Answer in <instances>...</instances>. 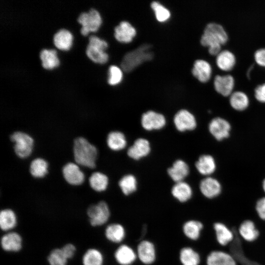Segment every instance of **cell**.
I'll return each mask as SVG.
<instances>
[{
  "instance_id": "1",
  "label": "cell",
  "mask_w": 265,
  "mask_h": 265,
  "mask_svg": "<svg viewBox=\"0 0 265 265\" xmlns=\"http://www.w3.org/2000/svg\"><path fill=\"white\" fill-rule=\"evenodd\" d=\"M228 40V33L220 24L211 22L205 26L200 38L201 45L208 47L209 53L216 55L221 49V46Z\"/></svg>"
},
{
  "instance_id": "2",
  "label": "cell",
  "mask_w": 265,
  "mask_h": 265,
  "mask_svg": "<svg viewBox=\"0 0 265 265\" xmlns=\"http://www.w3.org/2000/svg\"><path fill=\"white\" fill-rule=\"evenodd\" d=\"M73 154L77 164L89 168L96 166L98 157L97 148L83 137H77L74 142Z\"/></svg>"
},
{
  "instance_id": "3",
  "label": "cell",
  "mask_w": 265,
  "mask_h": 265,
  "mask_svg": "<svg viewBox=\"0 0 265 265\" xmlns=\"http://www.w3.org/2000/svg\"><path fill=\"white\" fill-rule=\"evenodd\" d=\"M151 48L150 45L144 44L126 53L121 63L123 71L131 72L142 63L151 60L154 55Z\"/></svg>"
},
{
  "instance_id": "4",
  "label": "cell",
  "mask_w": 265,
  "mask_h": 265,
  "mask_svg": "<svg viewBox=\"0 0 265 265\" xmlns=\"http://www.w3.org/2000/svg\"><path fill=\"white\" fill-rule=\"evenodd\" d=\"M108 44L99 37L91 35L89 37V43L86 47L87 56L93 62L104 64L108 59V54L105 51Z\"/></svg>"
},
{
  "instance_id": "5",
  "label": "cell",
  "mask_w": 265,
  "mask_h": 265,
  "mask_svg": "<svg viewBox=\"0 0 265 265\" xmlns=\"http://www.w3.org/2000/svg\"><path fill=\"white\" fill-rule=\"evenodd\" d=\"M87 215L90 224L99 227L106 224L110 217V210L108 204L104 201L90 205L87 210Z\"/></svg>"
},
{
  "instance_id": "6",
  "label": "cell",
  "mask_w": 265,
  "mask_h": 265,
  "mask_svg": "<svg viewBox=\"0 0 265 265\" xmlns=\"http://www.w3.org/2000/svg\"><path fill=\"white\" fill-rule=\"evenodd\" d=\"M11 140L14 143V150L16 155L20 158L28 157L32 153L34 140L28 134L17 131L10 136Z\"/></svg>"
},
{
  "instance_id": "7",
  "label": "cell",
  "mask_w": 265,
  "mask_h": 265,
  "mask_svg": "<svg viewBox=\"0 0 265 265\" xmlns=\"http://www.w3.org/2000/svg\"><path fill=\"white\" fill-rule=\"evenodd\" d=\"M215 241L220 249L228 247L236 239L237 232L226 223L215 221L212 224Z\"/></svg>"
},
{
  "instance_id": "8",
  "label": "cell",
  "mask_w": 265,
  "mask_h": 265,
  "mask_svg": "<svg viewBox=\"0 0 265 265\" xmlns=\"http://www.w3.org/2000/svg\"><path fill=\"white\" fill-rule=\"evenodd\" d=\"M78 22L82 26L80 33L84 36L90 32L98 30L102 23V19L99 12L92 8L88 12L81 13L78 19Z\"/></svg>"
},
{
  "instance_id": "9",
  "label": "cell",
  "mask_w": 265,
  "mask_h": 265,
  "mask_svg": "<svg viewBox=\"0 0 265 265\" xmlns=\"http://www.w3.org/2000/svg\"><path fill=\"white\" fill-rule=\"evenodd\" d=\"M236 232L238 237L248 243L256 241L261 235L256 222L251 219L242 221L236 229Z\"/></svg>"
},
{
  "instance_id": "10",
  "label": "cell",
  "mask_w": 265,
  "mask_h": 265,
  "mask_svg": "<svg viewBox=\"0 0 265 265\" xmlns=\"http://www.w3.org/2000/svg\"><path fill=\"white\" fill-rule=\"evenodd\" d=\"M206 265H238L234 256L223 249H214L209 252L205 258Z\"/></svg>"
},
{
  "instance_id": "11",
  "label": "cell",
  "mask_w": 265,
  "mask_h": 265,
  "mask_svg": "<svg viewBox=\"0 0 265 265\" xmlns=\"http://www.w3.org/2000/svg\"><path fill=\"white\" fill-rule=\"evenodd\" d=\"M137 259L145 265L153 264L157 259V251L154 243L149 240H141L136 250Z\"/></svg>"
},
{
  "instance_id": "12",
  "label": "cell",
  "mask_w": 265,
  "mask_h": 265,
  "mask_svg": "<svg viewBox=\"0 0 265 265\" xmlns=\"http://www.w3.org/2000/svg\"><path fill=\"white\" fill-rule=\"evenodd\" d=\"M174 125L181 132L192 131L195 129L197 123L195 116L186 109H181L174 115Z\"/></svg>"
},
{
  "instance_id": "13",
  "label": "cell",
  "mask_w": 265,
  "mask_h": 265,
  "mask_svg": "<svg viewBox=\"0 0 265 265\" xmlns=\"http://www.w3.org/2000/svg\"><path fill=\"white\" fill-rule=\"evenodd\" d=\"M166 119L162 114L153 110L144 113L141 118V126L147 131L158 130L163 128L166 124Z\"/></svg>"
},
{
  "instance_id": "14",
  "label": "cell",
  "mask_w": 265,
  "mask_h": 265,
  "mask_svg": "<svg viewBox=\"0 0 265 265\" xmlns=\"http://www.w3.org/2000/svg\"><path fill=\"white\" fill-rule=\"evenodd\" d=\"M0 245L5 251L17 252L22 248L23 239L20 234L16 232H5L1 238Z\"/></svg>"
},
{
  "instance_id": "15",
  "label": "cell",
  "mask_w": 265,
  "mask_h": 265,
  "mask_svg": "<svg viewBox=\"0 0 265 265\" xmlns=\"http://www.w3.org/2000/svg\"><path fill=\"white\" fill-rule=\"evenodd\" d=\"M62 174L65 181L71 185L79 186L84 181V174L77 163H66L63 167Z\"/></svg>"
},
{
  "instance_id": "16",
  "label": "cell",
  "mask_w": 265,
  "mask_h": 265,
  "mask_svg": "<svg viewBox=\"0 0 265 265\" xmlns=\"http://www.w3.org/2000/svg\"><path fill=\"white\" fill-rule=\"evenodd\" d=\"M209 130L216 139L222 140L229 136L231 125L226 120L221 117H216L209 123Z\"/></svg>"
},
{
  "instance_id": "17",
  "label": "cell",
  "mask_w": 265,
  "mask_h": 265,
  "mask_svg": "<svg viewBox=\"0 0 265 265\" xmlns=\"http://www.w3.org/2000/svg\"><path fill=\"white\" fill-rule=\"evenodd\" d=\"M114 258L119 265H132L137 259L136 250L126 244H120L115 250Z\"/></svg>"
},
{
  "instance_id": "18",
  "label": "cell",
  "mask_w": 265,
  "mask_h": 265,
  "mask_svg": "<svg viewBox=\"0 0 265 265\" xmlns=\"http://www.w3.org/2000/svg\"><path fill=\"white\" fill-rule=\"evenodd\" d=\"M235 79L230 74L217 75L213 80L215 90L223 96H230L235 86Z\"/></svg>"
},
{
  "instance_id": "19",
  "label": "cell",
  "mask_w": 265,
  "mask_h": 265,
  "mask_svg": "<svg viewBox=\"0 0 265 265\" xmlns=\"http://www.w3.org/2000/svg\"><path fill=\"white\" fill-rule=\"evenodd\" d=\"M136 34L134 27L128 21H123L115 26L114 35L119 42L128 43L132 42Z\"/></svg>"
},
{
  "instance_id": "20",
  "label": "cell",
  "mask_w": 265,
  "mask_h": 265,
  "mask_svg": "<svg viewBox=\"0 0 265 265\" xmlns=\"http://www.w3.org/2000/svg\"><path fill=\"white\" fill-rule=\"evenodd\" d=\"M151 151L149 141L144 138L136 139L128 149L127 155L131 159L139 160L148 156Z\"/></svg>"
},
{
  "instance_id": "21",
  "label": "cell",
  "mask_w": 265,
  "mask_h": 265,
  "mask_svg": "<svg viewBox=\"0 0 265 265\" xmlns=\"http://www.w3.org/2000/svg\"><path fill=\"white\" fill-rule=\"evenodd\" d=\"M199 188L203 195L210 199L219 196L222 188L220 183L211 177L203 179L200 182Z\"/></svg>"
},
{
  "instance_id": "22",
  "label": "cell",
  "mask_w": 265,
  "mask_h": 265,
  "mask_svg": "<svg viewBox=\"0 0 265 265\" xmlns=\"http://www.w3.org/2000/svg\"><path fill=\"white\" fill-rule=\"evenodd\" d=\"M204 229V224L201 221L191 219L185 222L182 231L185 236L192 241H197L201 237Z\"/></svg>"
},
{
  "instance_id": "23",
  "label": "cell",
  "mask_w": 265,
  "mask_h": 265,
  "mask_svg": "<svg viewBox=\"0 0 265 265\" xmlns=\"http://www.w3.org/2000/svg\"><path fill=\"white\" fill-rule=\"evenodd\" d=\"M192 75L202 82H207L211 78L212 67L207 61L198 59L196 60L192 69Z\"/></svg>"
},
{
  "instance_id": "24",
  "label": "cell",
  "mask_w": 265,
  "mask_h": 265,
  "mask_svg": "<svg viewBox=\"0 0 265 265\" xmlns=\"http://www.w3.org/2000/svg\"><path fill=\"white\" fill-rule=\"evenodd\" d=\"M104 234L106 239L110 242L119 244L125 238L126 231L122 224L112 223L107 225Z\"/></svg>"
},
{
  "instance_id": "25",
  "label": "cell",
  "mask_w": 265,
  "mask_h": 265,
  "mask_svg": "<svg viewBox=\"0 0 265 265\" xmlns=\"http://www.w3.org/2000/svg\"><path fill=\"white\" fill-rule=\"evenodd\" d=\"M189 172V169L188 164L182 159L176 160L167 169L169 176L175 183L184 181Z\"/></svg>"
},
{
  "instance_id": "26",
  "label": "cell",
  "mask_w": 265,
  "mask_h": 265,
  "mask_svg": "<svg viewBox=\"0 0 265 265\" xmlns=\"http://www.w3.org/2000/svg\"><path fill=\"white\" fill-rule=\"evenodd\" d=\"M179 259L182 265H200L202 260L199 253L190 246H185L180 249Z\"/></svg>"
},
{
  "instance_id": "27",
  "label": "cell",
  "mask_w": 265,
  "mask_h": 265,
  "mask_svg": "<svg viewBox=\"0 0 265 265\" xmlns=\"http://www.w3.org/2000/svg\"><path fill=\"white\" fill-rule=\"evenodd\" d=\"M171 193L173 197L179 202L185 203L191 199L193 191L188 184L182 181L175 183L171 188Z\"/></svg>"
},
{
  "instance_id": "28",
  "label": "cell",
  "mask_w": 265,
  "mask_h": 265,
  "mask_svg": "<svg viewBox=\"0 0 265 265\" xmlns=\"http://www.w3.org/2000/svg\"><path fill=\"white\" fill-rule=\"evenodd\" d=\"M17 216L11 209H4L0 212V227L5 232L12 231L17 226Z\"/></svg>"
},
{
  "instance_id": "29",
  "label": "cell",
  "mask_w": 265,
  "mask_h": 265,
  "mask_svg": "<svg viewBox=\"0 0 265 265\" xmlns=\"http://www.w3.org/2000/svg\"><path fill=\"white\" fill-rule=\"evenodd\" d=\"M215 61L219 69L223 71H228L235 66L236 58L232 52L228 50H223L216 55Z\"/></svg>"
},
{
  "instance_id": "30",
  "label": "cell",
  "mask_w": 265,
  "mask_h": 265,
  "mask_svg": "<svg viewBox=\"0 0 265 265\" xmlns=\"http://www.w3.org/2000/svg\"><path fill=\"white\" fill-rule=\"evenodd\" d=\"M195 167L201 174L208 176L214 172L216 164L212 156L203 155L199 158L196 162Z\"/></svg>"
},
{
  "instance_id": "31",
  "label": "cell",
  "mask_w": 265,
  "mask_h": 265,
  "mask_svg": "<svg viewBox=\"0 0 265 265\" xmlns=\"http://www.w3.org/2000/svg\"><path fill=\"white\" fill-rule=\"evenodd\" d=\"M73 39V35L69 30L61 29L54 35L53 42L57 49L67 51L72 45Z\"/></svg>"
},
{
  "instance_id": "32",
  "label": "cell",
  "mask_w": 265,
  "mask_h": 265,
  "mask_svg": "<svg viewBox=\"0 0 265 265\" xmlns=\"http://www.w3.org/2000/svg\"><path fill=\"white\" fill-rule=\"evenodd\" d=\"M106 144L111 150L118 151L125 148L127 145V140L123 132L119 131H112L107 136Z\"/></svg>"
},
{
  "instance_id": "33",
  "label": "cell",
  "mask_w": 265,
  "mask_h": 265,
  "mask_svg": "<svg viewBox=\"0 0 265 265\" xmlns=\"http://www.w3.org/2000/svg\"><path fill=\"white\" fill-rule=\"evenodd\" d=\"M42 67L46 69H52L59 64L56 51L53 49H43L40 53Z\"/></svg>"
},
{
  "instance_id": "34",
  "label": "cell",
  "mask_w": 265,
  "mask_h": 265,
  "mask_svg": "<svg viewBox=\"0 0 265 265\" xmlns=\"http://www.w3.org/2000/svg\"><path fill=\"white\" fill-rule=\"evenodd\" d=\"M104 257L98 249L90 248L84 253L82 257L83 265H103Z\"/></svg>"
},
{
  "instance_id": "35",
  "label": "cell",
  "mask_w": 265,
  "mask_h": 265,
  "mask_svg": "<svg viewBox=\"0 0 265 265\" xmlns=\"http://www.w3.org/2000/svg\"><path fill=\"white\" fill-rule=\"evenodd\" d=\"M229 102L235 110L241 111L249 106V100L247 94L241 91H236L230 95Z\"/></svg>"
},
{
  "instance_id": "36",
  "label": "cell",
  "mask_w": 265,
  "mask_h": 265,
  "mask_svg": "<svg viewBox=\"0 0 265 265\" xmlns=\"http://www.w3.org/2000/svg\"><path fill=\"white\" fill-rule=\"evenodd\" d=\"M90 187L97 192H102L106 190L108 185L107 176L100 172L93 173L89 178Z\"/></svg>"
},
{
  "instance_id": "37",
  "label": "cell",
  "mask_w": 265,
  "mask_h": 265,
  "mask_svg": "<svg viewBox=\"0 0 265 265\" xmlns=\"http://www.w3.org/2000/svg\"><path fill=\"white\" fill-rule=\"evenodd\" d=\"M48 164L44 159L37 158L32 160L29 165V172L34 178H42L48 173Z\"/></svg>"
},
{
  "instance_id": "38",
  "label": "cell",
  "mask_w": 265,
  "mask_h": 265,
  "mask_svg": "<svg viewBox=\"0 0 265 265\" xmlns=\"http://www.w3.org/2000/svg\"><path fill=\"white\" fill-rule=\"evenodd\" d=\"M118 185L125 195H129L136 190L137 180L134 175L127 174L121 178L119 181Z\"/></svg>"
},
{
  "instance_id": "39",
  "label": "cell",
  "mask_w": 265,
  "mask_h": 265,
  "mask_svg": "<svg viewBox=\"0 0 265 265\" xmlns=\"http://www.w3.org/2000/svg\"><path fill=\"white\" fill-rule=\"evenodd\" d=\"M151 7L155 13L156 19L159 22H165L170 18V11L159 1H153L151 3Z\"/></svg>"
},
{
  "instance_id": "40",
  "label": "cell",
  "mask_w": 265,
  "mask_h": 265,
  "mask_svg": "<svg viewBox=\"0 0 265 265\" xmlns=\"http://www.w3.org/2000/svg\"><path fill=\"white\" fill-rule=\"evenodd\" d=\"M68 260L61 248L53 249L47 258L49 265H67Z\"/></svg>"
},
{
  "instance_id": "41",
  "label": "cell",
  "mask_w": 265,
  "mask_h": 265,
  "mask_svg": "<svg viewBox=\"0 0 265 265\" xmlns=\"http://www.w3.org/2000/svg\"><path fill=\"white\" fill-rule=\"evenodd\" d=\"M123 70L116 65H111L108 69V83L115 85L120 83L123 79Z\"/></svg>"
},
{
  "instance_id": "42",
  "label": "cell",
  "mask_w": 265,
  "mask_h": 265,
  "mask_svg": "<svg viewBox=\"0 0 265 265\" xmlns=\"http://www.w3.org/2000/svg\"><path fill=\"white\" fill-rule=\"evenodd\" d=\"M256 215L259 220L265 222V197L259 199L255 206Z\"/></svg>"
},
{
  "instance_id": "43",
  "label": "cell",
  "mask_w": 265,
  "mask_h": 265,
  "mask_svg": "<svg viewBox=\"0 0 265 265\" xmlns=\"http://www.w3.org/2000/svg\"><path fill=\"white\" fill-rule=\"evenodd\" d=\"M60 248L68 260L74 257L77 250L75 245L71 243H66Z\"/></svg>"
},
{
  "instance_id": "44",
  "label": "cell",
  "mask_w": 265,
  "mask_h": 265,
  "mask_svg": "<svg viewBox=\"0 0 265 265\" xmlns=\"http://www.w3.org/2000/svg\"><path fill=\"white\" fill-rule=\"evenodd\" d=\"M254 57L257 64L265 67V48L257 50L254 53Z\"/></svg>"
},
{
  "instance_id": "45",
  "label": "cell",
  "mask_w": 265,
  "mask_h": 265,
  "mask_svg": "<svg viewBox=\"0 0 265 265\" xmlns=\"http://www.w3.org/2000/svg\"><path fill=\"white\" fill-rule=\"evenodd\" d=\"M254 92L255 97L259 102L265 103V82L257 85Z\"/></svg>"
},
{
  "instance_id": "46",
  "label": "cell",
  "mask_w": 265,
  "mask_h": 265,
  "mask_svg": "<svg viewBox=\"0 0 265 265\" xmlns=\"http://www.w3.org/2000/svg\"><path fill=\"white\" fill-rule=\"evenodd\" d=\"M263 188L264 192H265V179L264 180L263 183Z\"/></svg>"
}]
</instances>
